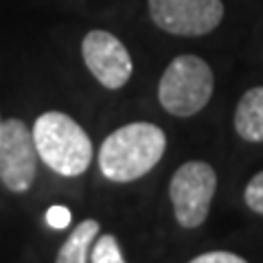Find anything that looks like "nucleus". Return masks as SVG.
Listing matches in <instances>:
<instances>
[{"instance_id":"obj_1","label":"nucleus","mask_w":263,"mask_h":263,"mask_svg":"<svg viewBox=\"0 0 263 263\" xmlns=\"http://www.w3.org/2000/svg\"><path fill=\"white\" fill-rule=\"evenodd\" d=\"M167 136L154 123H129L105 138L99 149L101 174L112 182H132L160 162Z\"/></svg>"},{"instance_id":"obj_2","label":"nucleus","mask_w":263,"mask_h":263,"mask_svg":"<svg viewBox=\"0 0 263 263\" xmlns=\"http://www.w3.org/2000/svg\"><path fill=\"white\" fill-rule=\"evenodd\" d=\"M33 143L46 167L60 176H81L92 162V143L79 123L64 112H44L33 125Z\"/></svg>"},{"instance_id":"obj_3","label":"nucleus","mask_w":263,"mask_h":263,"mask_svg":"<svg viewBox=\"0 0 263 263\" xmlns=\"http://www.w3.org/2000/svg\"><path fill=\"white\" fill-rule=\"evenodd\" d=\"M211 95V66L197 55L176 57L158 84V101L174 117H193L209 103Z\"/></svg>"},{"instance_id":"obj_4","label":"nucleus","mask_w":263,"mask_h":263,"mask_svg":"<svg viewBox=\"0 0 263 263\" xmlns=\"http://www.w3.org/2000/svg\"><path fill=\"white\" fill-rule=\"evenodd\" d=\"M217 189L215 169L209 162L191 160L180 167L169 184L176 219L182 228H197L209 217L211 202Z\"/></svg>"},{"instance_id":"obj_5","label":"nucleus","mask_w":263,"mask_h":263,"mask_svg":"<svg viewBox=\"0 0 263 263\" xmlns=\"http://www.w3.org/2000/svg\"><path fill=\"white\" fill-rule=\"evenodd\" d=\"M37 171V149L33 132L20 119L3 121L0 136V180L13 193H24Z\"/></svg>"},{"instance_id":"obj_6","label":"nucleus","mask_w":263,"mask_h":263,"mask_svg":"<svg viewBox=\"0 0 263 263\" xmlns=\"http://www.w3.org/2000/svg\"><path fill=\"white\" fill-rule=\"evenodd\" d=\"M149 15L162 31L197 37L221 22L224 5L221 0H149Z\"/></svg>"},{"instance_id":"obj_7","label":"nucleus","mask_w":263,"mask_h":263,"mask_svg":"<svg viewBox=\"0 0 263 263\" xmlns=\"http://www.w3.org/2000/svg\"><path fill=\"white\" fill-rule=\"evenodd\" d=\"M81 55L88 70L108 90H119L132 77V57L127 48L108 31H90L81 42Z\"/></svg>"},{"instance_id":"obj_8","label":"nucleus","mask_w":263,"mask_h":263,"mask_svg":"<svg viewBox=\"0 0 263 263\" xmlns=\"http://www.w3.org/2000/svg\"><path fill=\"white\" fill-rule=\"evenodd\" d=\"M235 129L243 141L263 143V86L250 88L235 110Z\"/></svg>"},{"instance_id":"obj_9","label":"nucleus","mask_w":263,"mask_h":263,"mask_svg":"<svg viewBox=\"0 0 263 263\" xmlns=\"http://www.w3.org/2000/svg\"><path fill=\"white\" fill-rule=\"evenodd\" d=\"M99 235V221L84 219L57 252V263H86L90 261V243Z\"/></svg>"},{"instance_id":"obj_10","label":"nucleus","mask_w":263,"mask_h":263,"mask_svg":"<svg viewBox=\"0 0 263 263\" xmlns=\"http://www.w3.org/2000/svg\"><path fill=\"white\" fill-rule=\"evenodd\" d=\"M90 261L92 263H123L125 257H123L117 239H114L112 235H103L101 239L97 241L92 252H90Z\"/></svg>"},{"instance_id":"obj_11","label":"nucleus","mask_w":263,"mask_h":263,"mask_svg":"<svg viewBox=\"0 0 263 263\" xmlns=\"http://www.w3.org/2000/svg\"><path fill=\"white\" fill-rule=\"evenodd\" d=\"M243 200L254 213L263 215V171H259V174L254 176L248 184H246Z\"/></svg>"},{"instance_id":"obj_12","label":"nucleus","mask_w":263,"mask_h":263,"mask_svg":"<svg viewBox=\"0 0 263 263\" xmlns=\"http://www.w3.org/2000/svg\"><path fill=\"white\" fill-rule=\"evenodd\" d=\"M193 263H243V257L233 252H204L195 257Z\"/></svg>"},{"instance_id":"obj_13","label":"nucleus","mask_w":263,"mask_h":263,"mask_svg":"<svg viewBox=\"0 0 263 263\" xmlns=\"http://www.w3.org/2000/svg\"><path fill=\"white\" fill-rule=\"evenodd\" d=\"M46 221H48V226L62 230L70 224V211L66 206H51L46 211Z\"/></svg>"},{"instance_id":"obj_14","label":"nucleus","mask_w":263,"mask_h":263,"mask_svg":"<svg viewBox=\"0 0 263 263\" xmlns=\"http://www.w3.org/2000/svg\"><path fill=\"white\" fill-rule=\"evenodd\" d=\"M0 136H3V121H0Z\"/></svg>"}]
</instances>
